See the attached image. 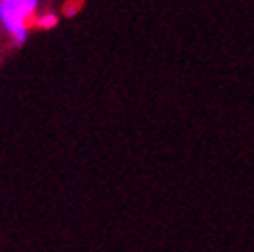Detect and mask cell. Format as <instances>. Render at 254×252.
Returning <instances> with one entry per match:
<instances>
[{
	"mask_svg": "<svg viewBox=\"0 0 254 252\" xmlns=\"http://www.w3.org/2000/svg\"><path fill=\"white\" fill-rule=\"evenodd\" d=\"M0 23L6 29V33L12 37V42L17 46L25 44L29 37V19L23 15L21 10H17L15 6H10L6 2H0Z\"/></svg>",
	"mask_w": 254,
	"mask_h": 252,
	"instance_id": "6da1fadb",
	"label": "cell"
},
{
	"mask_svg": "<svg viewBox=\"0 0 254 252\" xmlns=\"http://www.w3.org/2000/svg\"><path fill=\"white\" fill-rule=\"evenodd\" d=\"M0 2H6V4H10V6H15V8L21 10L27 19H31V17L35 15L37 2H40V0H0Z\"/></svg>",
	"mask_w": 254,
	"mask_h": 252,
	"instance_id": "7a4b0ae2",
	"label": "cell"
},
{
	"mask_svg": "<svg viewBox=\"0 0 254 252\" xmlns=\"http://www.w3.org/2000/svg\"><path fill=\"white\" fill-rule=\"evenodd\" d=\"M33 23L37 25L40 29H52L58 25V15L52 10H46V12H40V15H35Z\"/></svg>",
	"mask_w": 254,
	"mask_h": 252,
	"instance_id": "3957f363",
	"label": "cell"
}]
</instances>
